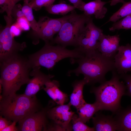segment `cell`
<instances>
[{
    "label": "cell",
    "mask_w": 131,
    "mask_h": 131,
    "mask_svg": "<svg viewBox=\"0 0 131 131\" xmlns=\"http://www.w3.org/2000/svg\"><path fill=\"white\" fill-rule=\"evenodd\" d=\"M16 122H13L6 127L4 128L2 131H17L18 130L17 127L16 126Z\"/></svg>",
    "instance_id": "e575fe53"
},
{
    "label": "cell",
    "mask_w": 131,
    "mask_h": 131,
    "mask_svg": "<svg viewBox=\"0 0 131 131\" xmlns=\"http://www.w3.org/2000/svg\"><path fill=\"white\" fill-rule=\"evenodd\" d=\"M120 41L119 35L110 36L103 34L99 41L98 49L105 57L114 59L120 46Z\"/></svg>",
    "instance_id": "4fadbf2b"
},
{
    "label": "cell",
    "mask_w": 131,
    "mask_h": 131,
    "mask_svg": "<svg viewBox=\"0 0 131 131\" xmlns=\"http://www.w3.org/2000/svg\"><path fill=\"white\" fill-rule=\"evenodd\" d=\"M83 54L77 48L68 49L66 47L59 45L53 46L47 42H45L44 46L40 50L29 56L28 60L31 68L41 66L49 70L63 59L66 58H70L71 59L78 58Z\"/></svg>",
    "instance_id": "5b68a950"
},
{
    "label": "cell",
    "mask_w": 131,
    "mask_h": 131,
    "mask_svg": "<svg viewBox=\"0 0 131 131\" xmlns=\"http://www.w3.org/2000/svg\"><path fill=\"white\" fill-rule=\"evenodd\" d=\"M95 114V116L92 118L95 131H117V125L115 117L112 116L106 115L97 112Z\"/></svg>",
    "instance_id": "5bb4252c"
},
{
    "label": "cell",
    "mask_w": 131,
    "mask_h": 131,
    "mask_svg": "<svg viewBox=\"0 0 131 131\" xmlns=\"http://www.w3.org/2000/svg\"><path fill=\"white\" fill-rule=\"evenodd\" d=\"M49 13L61 15H65L73 11L75 8L73 6L61 2L58 4H52L45 7Z\"/></svg>",
    "instance_id": "44dd1931"
},
{
    "label": "cell",
    "mask_w": 131,
    "mask_h": 131,
    "mask_svg": "<svg viewBox=\"0 0 131 131\" xmlns=\"http://www.w3.org/2000/svg\"><path fill=\"white\" fill-rule=\"evenodd\" d=\"M4 17L6 25L0 33V62L18 55L26 47L25 42H16L11 33L10 28L15 19L11 15H5Z\"/></svg>",
    "instance_id": "52a82bcc"
},
{
    "label": "cell",
    "mask_w": 131,
    "mask_h": 131,
    "mask_svg": "<svg viewBox=\"0 0 131 131\" xmlns=\"http://www.w3.org/2000/svg\"><path fill=\"white\" fill-rule=\"evenodd\" d=\"M0 83L2 93L0 98L15 94L28 82L31 68L26 59L18 54L0 62Z\"/></svg>",
    "instance_id": "7a4b0ae2"
},
{
    "label": "cell",
    "mask_w": 131,
    "mask_h": 131,
    "mask_svg": "<svg viewBox=\"0 0 131 131\" xmlns=\"http://www.w3.org/2000/svg\"><path fill=\"white\" fill-rule=\"evenodd\" d=\"M71 62L77 63L78 66L68 71V75L72 73L77 76L82 74L88 81V85L101 83L106 81V74L115 69L114 59L105 57L98 49L84 53L80 58L71 59Z\"/></svg>",
    "instance_id": "6da1fadb"
},
{
    "label": "cell",
    "mask_w": 131,
    "mask_h": 131,
    "mask_svg": "<svg viewBox=\"0 0 131 131\" xmlns=\"http://www.w3.org/2000/svg\"><path fill=\"white\" fill-rule=\"evenodd\" d=\"M29 0L24 1V4L22 10L25 17L28 21L30 26L33 31L34 33L37 32L38 28V23L33 16L32 8L29 3Z\"/></svg>",
    "instance_id": "7402d4cb"
},
{
    "label": "cell",
    "mask_w": 131,
    "mask_h": 131,
    "mask_svg": "<svg viewBox=\"0 0 131 131\" xmlns=\"http://www.w3.org/2000/svg\"><path fill=\"white\" fill-rule=\"evenodd\" d=\"M88 83L87 80L84 78L82 80L75 81L72 84L73 90L70 97L69 103L77 110L86 103L83 98V90L84 86Z\"/></svg>",
    "instance_id": "e0dca14e"
},
{
    "label": "cell",
    "mask_w": 131,
    "mask_h": 131,
    "mask_svg": "<svg viewBox=\"0 0 131 131\" xmlns=\"http://www.w3.org/2000/svg\"><path fill=\"white\" fill-rule=\"evenodd\" d=\"M22 30L16 22L13 24L10 28V32L14 37L19 36L21 34Z\"/></svg>",
    "instance_id": "1f68e13d"
},
{
    "label": "cell",
    "mask_w": 131,
    "mask_h": 131,
    "mask_svg": "<svg viewBox=\"0 0 131 131\" xmlns=\"http://www.w3.org/2000/svg\"><path fill=\"white\" fill-rule=\"evenodd\" d=\"M56 0H31L29 4L33 9L36 11L40 10L45 7L53 4Z\"/></svg>",
    "instance_id": "83f0119b"
},
{
    "label": "cell",
    "mask_w": 131,
    "mask_h": 131,
    "mask_svg": "<svg viewBox=\"0 0 131 131\" xmlns=\"http://www.w3.org/2000/svg\"><path fill=\"white\" fill-rule=\"evenodd\" d=\"M38 28L37 32L34 33V35L38 38L42 39L45 42L50 41L53 39L56 34L53 31L46 26L38 22Z\"/></svg>",
    "instance_id": "603a6c76"
},
{
    "label": "cell",
    "mask_w": 131,
    "mask_h": 131,
    "mask_svg": "<svg viewBox=\"0 0 131 131\" xmlns=\"http://www.w3.org/2000/svg\"><path fill=\"white\" fill-rule=\"evenodd\" d=\"M71 122L72 130L74 131H94L93 127H90L85 124L79 117L78 115L74 114Z\"/></svg>",
    "instance_id": "d4e9b609"
},
{
    "label": "cell",
    "mask_w": 131,
    "mask_h": 131,
    "mask_svg": "<svg viewBox=\"0 0 131 131\" xmlns=\"http://www.w3.org/2000/svg\"><path fill=\"white\" fill-rule=\"evenodd\" d=\"M75 8L81 10L82 6L85 3L82 0H68Z\"/></svg>",
    "instance_id": "836d02e7"
},
{
    "label": "cell",
    "mask_w": 131,
    "mask_h": 131,
    "mask_svg": "<svg viewBox=\"0 0 131 131\" xmlns=\"http://www.w3.org/2000/svg\"><path fill=\"white\" fill-rule=\"evenodd\" d=\"M0 99V115L10 121L18 122L40 110V105L36 97L16 94Z\"/></svg>",
    "instance_id": "277c9868"
},
{
    "label": "cell",
    "mask_w": 131,
    "mask_h": 131,
    "mask_svg": "<svg viewBox=\"0 0 131 131\" xmlns=\"http://www.w3.org/2000/svg\"><path fill=\"white\" fill-rule=\"evenodd\" d=\"M25 0H0V12H6L7 15H11L12 10L18 2Z\"/></svg>",
    "instance_id": "4316f807"
},
{
    "label": "cell",
    "mask_w": 131,
    "mask_h": 131,
    "mask_svg": "<svg viewBox=\"0 0 131 131\" xmlns=\"http://www.w3.org/2000/svg\"><path fill=\"white\" fill-rule=\"evenodd\" d=\"M114 61L115 69L118 74L131 72V44L120 46Z\"/></svg>",
    "instance_id": "7c38bea8"
},
{
    "label": "cell",
    "mask_w": 131,
    "mask_h": 131,
    "mask_svg": "<svg viewBox=\"0 0 131 131\" xmlns=\"http://www.w3.org/2000/svg\"><path fill=\"white\" fill-rule=\"evenodd\" d=\"M119 74L121 79L125 83L127 91L125 94L131 97V74L125 73Z\"/></svg>",
    "instance_id": "f1b7e54d"
},
{
    "label": "cell",
    "mask_w": 131,
    "mask_h": 131,
    "mask_svg": "<svg viewBox=\"0 0 131 131\" xmlns=\"http://www.w3.org/2000/svg\"><path fill=\"white\" fill-rule=\"evenodd\" d=\"M16 23L22 30L27 31L30 29V24L25 17L18 18L16 19Z\"/></svg>",
    "instance_id": "4dcf8cb0"
},
{
    "label": "cell",
    "mask_w": 131,
    "mask_h": 131,
    "mask_svg": "<svg viewBox=\"0 0 131 131\" xmlns=\"http://www.w3.org/2000/svg\"><path fill=\"white\" fill-rule=\"evenodd\" d=\"M11 121L8 120L5 118H3L2 116L0 117V131L2 130L12 123Z\"/></svg>",
    "instance_id": "d6a6232c"
},
{
    "label": "cell",
    "mask_w": 131,
    "mask_h": 131,
    "mask_svg": "<svg viewBox=\"0 0 131 131\" xmlns=\"http://www.w3.org/2000/svg\"><path fill=\"white\" fill-rule=\"evenodd\" d=\"M124 1V0H111L108 2L110 3V6H113L119 3H123Z\"/></svg>",
    "instance_id": "d590c367"
},
{
    "label": "cell",
    "mask_w": 131,
    "mask_h": 131,
    "mask_svg": "<svg viewBox=\"0 0 131 131\" xmlns=\"http://www.w3.org/2000/svg\"><path fill=\"white\" fill-rule=\"evenodd\" d=\"M112 72L110 80L100 83L98 86L93 87L90 91L95 94V102L99 105L101 110L116 113L121 108V99L125 94L126 87L124 83L120 81L119 74L116 70Z\"/></svg>",
    "instance_id": "3957f363"
},
{
    "label": "cell",
    "mask_w": 131,
    "mask_h": 131,
    "mask_svg": "<svg viewBox=\"0 0 131 131\" xmlns=\"http://www.w3.org/2000/svg\"><path fill=\"white\" fill-rule=\"evenodd\" d=\"M100 0V1L101 0Z\"/></svg>",
    "instance_id": "8d00e7d4"
},
{
    "label": "cell",
    "mask_w": 131,
    "mask_h": 131,
    "mask_svg": "<svg viewBox=\"0 0 131 131\" xmlns=\"http://www.w3.org/2000/svg\"><path fill=\"white\" fill-rule=\"evenodd\" d=\"M92 18L80 33L75 46L84 54L98 49L99 41L103 34L102 30L94 24Z\"/></svg>",
    "instance_id": "ba28073f"
},
{
    "label": "cell",
    "mask_w": 131,
    "mask_h": 131,
    "mask_svg": "<svg viewBox=\"0 0 131 131\" xmlns=\"http://www.w3.org/2000/svg\"><path fill=\"white\" fill-rule=\"evenodd\" d=\"M92 18L91 16L84 13L78 14L74 12L73 15L64 22L57 36L50 43L65 47L75 46L80 33Z\"/></svg>",
    "instance_id": "8992f818"
},
{
    "label": "cell",
    "mask_w": 131,
    "mask_h": 131,
    "mask_svg": "<svg viewBox=\"0 0 131 131\" xmlns=\"http://www.w3.org/2000/svg\"><path fill=\"white\" fill-rule=\"evenodd\" d=\"M22 6L19 4H16L12 9L11 15L15 19H16L21 17H25L22 11Z\"/></svg>",
    "instance_id": "f546056e"
},
{
    "label": "cell",
    "mask_w": 131,
    "mask_h": 131,
    "mask_svg": "<svg viewBox=\"0 0 131 131\" xmlns=\"http://www.w3.org/2000/svg\"><path fill=\"white\" fill-rule=\"evenodd\" d=\"M123 5L116 12L114 13L106 23L110 22L115 23L120 19L131 14V1L122 3Z\"/></svg>",
    "instance_id": "cb8c5ba5"
},
{
    "label": "cell",
    "mask_w": 131,
    "mask_h": 131,
    "mask_svg": "<svg viewBox=\"0 0 131 131\" xmlns=\"http://www.w3.org/2000/svg\"><path fill=\"white\" fill-rule=\"evenodd\" d=\"M108 2L95 0L85 3L82 6L81 10L84 13L89 16H94L97 19H102L105 16L107 11L104 6Z\"/></svg>",
    "instance_id": "9a60e30c"
},
{
    "label": "cell",
    "mask_w": 131,
    "mask_h": 131,
    "mask_svg": "<svg viewBox=\"0 0 131 131\" xmlns=\"http://www.w3.org/2000/svg\"><path fill=\"white\" fill-rule=\"evenodd\" d=\"M99 110H101L100 106L95 102L92 104L86 103L77 110V112L79 117L85 123L92 118L94 115Z\"/></svg>",
    "instance_id": "d6986e66"
},
{
    "label": "cell",
    "mask_w": 131,
    "mask_h": 131,
    "mask_svg": "<svg viewBox=\"0 0 131 131\" xmlns=\"http://www.w3.org/2000/svg\"><path fill=\"white\" fill-rule=\"evenodd\" d=\"M131 29V14L120 20L114 23L109 28V30L114 31L121 29L128 30Z\"/></svg>",
    "instance_id": "484cf974"
},
{
    "label": "cell",
    "mask_w": 131,
    "mask_h": 131,
    "mask_svg": "<svg viewBox=\"0 0 131 131\" xmlns=\"http://www.w3.org/2000/svg\"><path fill=\"white\" fill-rule=\"evenodd\" d=\"M74 12L70 14L57 18H50L47 16L41 17L38 22L51 29L55 33H58L64 22L74 14Z\"/></svg>",
    "instance_id": "ffe728a7"
},
{
    "label": "cell",
    "mask_w": 131,
    "mask_h": 131,
    "mask_svg": "<svg viewBox=\"0 0 131 131\" xmlns=\"http://www.w3.org/2000/svg\"><path fill=\"white\" fill-rule=\"evenodd\" d=\"M32 68L30 75L33 77L30 79L24 94L30 97H35L37 92L43 89L45 84L51 80L54 76L46 74L42 72L40 70V66H36Z\"/></svg>",
    "instance_id": "8fae6325"
},
{
    "label": "cell",
    "mask_w": 131,
    "mask_h": 131,
    "mask_svg": "<svg viewBox=\"0 0 131 131\" xmlns=\"http://www.w3.org/2000/svg\"><path fill=\"white\" fill-rule=\"evenodd\" d=\"M71 106L67 104L58 105L50 108L47 112L48 118L53 123L59 124L72 130L71 120L75 113L71 110Z\"/></svg>",
    "instance_id": "30bf717a"
},
{
    "label": "cell",
    "mask_w": 131,
    "mask_h": 131,
    "mask_svg": "<svg viewBox=\"0 0 131 131\" xmlns=\"http://www.w3.org/2000/svg\"><path fill=\"white\" fill-rule=\"evenodd\" d=\"M31 114L18 122V131H46L48 125L47 112L52 105Z\"/></svg>",
    "instance_id": "9c48e42d"
},
{
    "label": "cell",
    "mask_w": 131,
    "mask_h": 131,
    "mask_svg": "<svg viewBox=\"0 0 131 131\" xmlns=\"http://www.w3.org/2000/svg\"><path fill=\"white\" fill-rule=\"evenodd\" d=\"M115 117L118 131H131V107L120 109Z\"/></svg>",
    "instance_id": "ac0fdd59"
},
{
    "label": "cell",
    "mask_w": 131,
    "mask_h": 131,
    "mask_svg": "<svg viewBox=\"0 0 131 131\" xmlns=\"http://www.w3.org/2000/svg\"><path fill=\"white\" fill-rule=\"evenodd\" d=\"M59 87L58 81L50 80L45 84L43 89L53 101L58 105L64 104L68 100L67 95L61 91Z\"/></svg>",
    "instance_id": "2e32d148"
}]
</instances>
